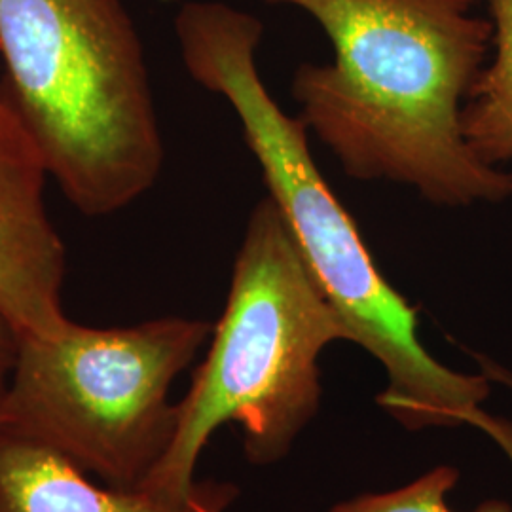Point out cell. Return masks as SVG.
Listing matches in <instances>:
<instances>
[{
	"label": "cell",
	"mask_w": 512,
	"mask_h": 512,
	"mask_svg": "<svg viewBox=\"0 0 512 512\" xmlns=\"http://www.w3.org/2000/svg\"><path fill=\"white\" fill-rule=\"evenodd\" d=\"M473 427L484 431L507 454L512 463V421L488 412L476 416ZM459 471L452 465H437L391 492L363 494L336 503L329 512H456L448 507V495L458 486ZM473 512H512V505L490 499Z\"/></svg>",
	"instance_id": "9c48e42d"
},
{
	"label": "cell",
	"mask_w": 512,
	"mask_h": 512,
	"mask_svg": "<svg viewBox=\"0 0 512 512\" xmlns=\"http://www.w3.org/2000/svg\"><path fill=\"white\" fill-rule=\"evenodd\" d=\"M473 357H475L476 363L480 366V372L492 384L503 385V387H507L509 391H512V370L499 365V363H495L494 359H490V357H484V355H478V353H473Z\"/></svg>",
	"instance_id": "8fae6325"
},
{
	"label": "cell",
	"mask_w": 512,
	"mask_h": 512,
	"mask_svg": "<svg viewBox=\"0 0 512 512\" xmlns=\"http://www.w3.org/2000/svg\"><path fill=\"white\" fill-rule=\"evenodd\" d=\"M334 342H349L344 323L266 196L247 220L209 351L177 403L173 442L141 488L192 494L200 456L226 423L241 429L251 465L287 458L319 412V361Z\"/></svg>",
	"instance_id": "3957f363"
},
{
	"label": "cell",
	"mask_w": 512,
	"mask_h": 512,
	"mask_svg": "<svg viewBox=\"0 0 512 512\" xmlns=\"http://www.w3.org/2000/svg\"><path fill=\"white\" fill-rule=\"evenodd\" d=\"M308 12L334 61L291 84L298 118L351 179L412 186L442 207L501 203L512 173L469 148L461 110L492 50L476 0H264Z\"/></svg>",
	"instance_id": "6da1fadb"
},
{
	"label": "cell",
	"mask_w": 512,
	"mask_h": 512,
	"mask_svg": "<svg viewBox=\"0 0 512 512\" xmlns=\"http://www.w3.org/2000/svg\"><path fill=\"white\" fill-rule=\"evenodd\" d=\"M238 488L198 482L186 497L101 486L69 461L0 435V512H226Z\"/></svg>",
	"instance_id": "52a82bcc"
},
{
	"label": "cell",
	"mask_w": 512,
	"mask_h": 512,
	"mask_svg": "<svg viewBox=\"0 0 512 512\" xmlns=\"http://www.w3.org/2000/svg\"><path fill=\"white\" fill-rule=\"evenodd\" d=\"M50 169L6 80L0 84V317L19 338L73 327L61 302L67 255L48 217Z\"/></svg>",
	"instance_id": "8992f818"
},
{
	"label": "cell",
	"mask_w": 512,
	"mask_h": 512,
	"mask_svg": "<svg viewBox=\"0 0 512 512\" xmlns=\"http://www.w3.org/2000/svg\"><path fill=\"white\" fill-rule=\"evenodd\" d=\"M492 21V59L471 88L461 110V129L469 148L484 164L512 162V0H476Z\"/></svg>",
	"instance_id": "ba28073f"
},
{
	"label": "cell",
	"mask_w": 512,
	"mask_h": 512,
	"mask_svg": "<svg viewBox=\"0 0 512 512\" xmlns=\"http://www.w3.org/2000/svg\"><path fill=\"white\" fill-rule=\"evenodd\" d=\"M6 378H8V374H0V395H2V391H4V385H6Z\"/></svg>",
	"instance_id": "7c38bea8"
},
{
	"label": "cell",
	"mask_w": 512,
	"mask_h": 512,
	"mask_svg": "<svg viewBox=\"0 0 512 512\" xmlns=\"http://www.w3.org/2000/svg\"><path fill=\"white\" fill-rule=\"evenodd\" d=\"M19 336L6 319L0 317V374H8L18 355Z\"/></svg>",
	"instance_id": "30bf717a"
},
{
	"label": "cell",
	"mask_w": 512,
	"mask_h": 512,
	"mask_svg": "<svg viewBox=\"0 0 512 512\" xmlns=\"http://www.w3.org/2000/svg\"><path fill=\"white\" fill-rule=\"evenodd\" d=\"M175 31L188 74L236 110L268 196L349 342L384 366L380 408L408 431L473 427L492 382L482 372L442 365L421 344L418 311L378 270L355 220L317 169L308 128L279 107L260 78L255 54L262 23L222 2H188Z\"/></svg>",
	"instance_id": "7a4b0ae2"
},
{
	"label": "cell",
	"mask_w": 512,
	"mask_h": 512,
	"mask_svg": "<svg viewBox=\"0 0 512 512\" xmlns=\"http://www.w3.org/2000/svg\"><path fill=\"white\" fill-rule=\"evenodd\" d=\"M0 52L21 116L78 211L112 215L154 186L164 143L122 0H0Z\"/></svg>",
	"instance_id": "277c9868"
},
{
	"label": "cell",
	"mask_w": 512,
	"mask_h": 512,
	"mask_svg": "<svg viewBox=\"0 0 512 512\" xmlns=\"http://www.w3.org/2000/svg\"><path fill=\"white\" fill-rule=\"evenodd\" d=\"M200 319L162 317L54 340L19 338L0 395V435L69 461L107 486L137 490L175 431L171 385L211 338Z\"/></svg>",
	"instance_id": "5b68a950"
}]
</instances>
